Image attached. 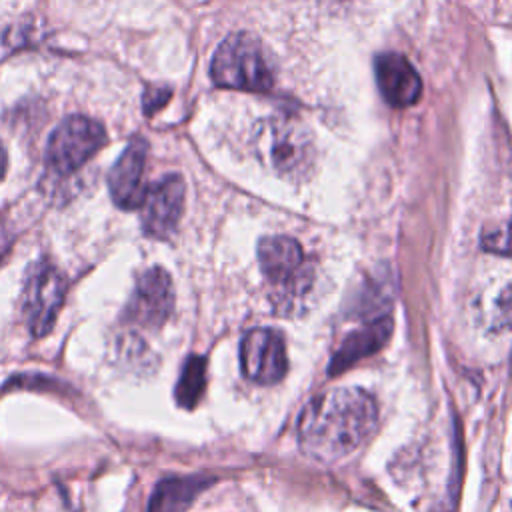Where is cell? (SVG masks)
Here are the masks:
<instances>
[{
  "label": "cell",
  "mask_w": 512,
  "mask_h": 512,
  "mask_svg": "<svg viewBox=\"0 0 512 512\" xmlns=\"http://www.w3.org/2000/svg\"><path fill=\"white\" fill-rule=\"evenodd\" d=\"M64 294L66 280L54 264L40 260L28 268L22 290V316L34 338L44 336L52 328L64 302Z\"/></svg>",
  "instance_id": "4"
},
{
  "label": "cell",
  "mask_w": 512,
  "mask_h": 512,
  "mask_svg": "<svg viewBox=\"0 0 512 512\" xmlns=\"http://www.w3.org/2000/svg\"><path fill=\"white\" fill-rule=\"evenodd\" d=\"M378 410L374 398L360 388H336L312 398L298 418L302 452L334 464L356 452L374 432Z\"/></svg>",
  "instance_id": "1"
},
{
  "label": "cell",
  "mask_w": 512,
  "mask_h": 512,
  "mask_svg": "<svg viewBox=\"0 0 512 512\" xmlns=\"http://www.w3.org/2000/svg\"><path fill=\"white\" fill-rule=\"evenodd\" d=\"M498 318L504 322H512V286L502 294L498 304Z\"/></svg>",
  "instance_id": "17"
},
{
  "label": "cell",
  "mask_w": 512,
  "mask_h": 512,
  "mask_svg": "<svg viewBox=\"0 0 512 512\" xmlns=\"http://www.w3.org/2000/svg\"><path fill=\"white\" fill-rule=\"evenodd\" d=\"M392 328H394V322L390 320V316H380L368 322L366 326L350 332L342 340L340 348L334 352L328 366V374L338 376L340 372L352 368L356 362L378 352L392 336Z\"/></svg>",
  "instance_id": "12"
},
{
  "label": "cell",
  "mask_w": 512,
  "mask_h": 512,
  "mask_svg": "<svg viewBox=\"0 0 512 512\" xmlns=\"http://www.w3.org/2000/svg\"><path fill=\"white\" fill-rule=\"evenodd\" d=\"M206 388V358L204 356H188L182 370L180 378L174 390L176 402L182 408H194Z\"/></svg>",
  "instance_id": "14"
},
{
  "label": "cell",
  "mask_w": 512,
  "mask_h": 512,
  "mask_svg": "<svg viewBox=\"0 0 512 512\" xmlns=\"http://www.w3.org/2000/svg\"><path fill=\"white\" fill-rule=\"evenodd\" d=\"M258 262L264 276L278 286L298 284L304 268L300 244L290 236H266L258 242Z\"/></svg>",
  "instance_id": "11"
},
{
  "label": "cell",
  "mask_w": 512,
  "mask_h": 512,
  "mask_svg": "<svg viewBox=\"0 0 512 512\" xmlns=\"http://www.w3.org/2000/svg\"><path fill=\"white\" fill-rule=\"evenodd\" d=\"M210 76L216 86L250 92H264L274 84L262 44L248 32H234L218 46Z\"/></svg>",
  "instance_id": "2"
},
{
  "label": "cell",
  "mask_w": 512,
  "mask_h": 512,
  "mask_svg": "<svg viewBox=\"0 0 512 512\" xmlns=\"http://www.w3.org/2000/svg\"><path fill=\"white\" fill-rule=\"evenodd\" d=\"M378 90L394 108H406L418 102L422 94V80L414 66L396 52H384L374 64Z\"/></svg>",
  "instance_id": "10"
},
{
  "label": "cell",
  "mask_w": 512,
  "mask_h": 512,
  "mask_svg": "<svg viewBox=\"0 0 512 512\" xmlns=\"http://www.w3.org/2000/svg\"><path fill=\"white\" fill-rule=\"evenodd\" d=\"M174 308V288L168 272L160 266L144 270L126 308V318L142 328H160Z\"/></svg>",
  "instance_id": "7"
},
{
  "label": "cell",
  "mask_w": 512,
  "mask_h": 512,
  "mask_svg": "<svg viewBox=\"0 0 512 512\" xmlns=\"http://www.w3.org/2000/svg\"><path fill=\"white\" fill-rule=\"evenodd\" d=\"M482 244L490 252H496V254L512 258V220L504 228H500L496 232H488L484 236Z\"/></svg>",
  "instance_id": "15"
},
{
  "label": "cell",
  "mask_w": 512,
  "mask_h": 512,
  "mask_svg": "<svg viewBox=\"0 0 512 512\" xmlns=\"http://www.w3.org/2000/svg\"><path fill=\"white\" fill-rule=\"evenodd\" d=\"M206 476H172L156 484L146 512H186L196 496L210 484Z\"/></svg>",
  "instance_id": "13"
},
{
  "label": "cell",
  "mask_w": 512,
  "mask_h": 512,
  "mask_svg": "<svg viewBox=\"0 0 512 512\" xmlns=\"http://www.w3.org/2000/svg\"><path fill=\"white\" fill-rule=\"evenodd\" d=\"M186 186L178 174H168L146 188L142 208V230L150 238H168L182 216Z\"/></svg>",
  "instance_id": "8"
},
{
  "label": "cell",
  "mask_w": 512,
  "mask_h": 512,
  "mask_svg": "<svg viewBox=\"0 0 512 512\" xmlns=\"http://www.w3.org/2000/svg\"><path fill=\"white\" fill-rule=\"evenodd\" d=\"M168 98H170V90H166V88L148 90L146 96H144V110H146L148 114H152V112L158 110Z\"/></svg>",
  "instance_id": "16"
},
{
  "label": "cell",
  "mask_w": 512,
  "mask_h": 512,
  "mask_svg": "<svg viewBox=\"0 0 512 512\" xmlns=\"http://www.w3.org/2000/svg\"><path fill=\"white\" fill-rule=\"evenodd\" d=\"M256 148L260 156L286 178L304 176L314 162L310 132L294 118L276 116L256 128Z\"/></svg>",
  "instance_id": "3"
},
{
  "label": "cell",
  "mask_w": 512,
  "mask_h": 512,
  "mask_svg": "<svg viewBox=\"0 0 512 512\" xmlns=\"http://www.w3.org/2000/svg\"><path fill=\"white\" fill-rule=\"evenodd\" d=\"M146 142L134 138L108 174V186L112 200L122 210L140 208L146 186H144V166H146Z\"/></svg>",
  "instance_id": "9"
},
{
  "label": "cell",
  "mask_w": 512,
  "mask_h": 512,
  "mask_svg": "<svg viewBox=\"0 0 512 512\" xmlns=\"http://www.w3.org/2000/svg\"><path fill=\"white\" fill-rule=\"evenodd\" d=\"M106 142L102 124L92 118L74 114L68 116L52 132L48 140L46 160L56 174H72L82 168Z\"/></svg>",
  "instance_id": "5"
},
{
  "label": "cell",
  "mask_w": 512,
  "mask_h": 512,
  "mask_svg": "<svg viewBox=\"0 0 512 512\" xmlns=\"http://www.w3.org/2000/svg\"><path fill=\"white\" fill-rule=\"evenodd\" d=\"M242 374L256 384H276L288 370L282 336L270 328H254L240 342Z\"/></svg>",
  "instance_id": "6"
},
{
  "label": "cell",
  "mask_w": 512,
  "mask_h": 512,
  "mask_svg": "<svg viewBox=\"0 0 512 512\" xmlns=\"http://www.w3.org/2000/svg\"><path fill=\"white\" fill-rule=\"evenodd\" d=\"M4 170H6V154H4V150L0 148V178L4 176Z\"/></svg>",
  "instance_id": "18"
}]
</instances>
